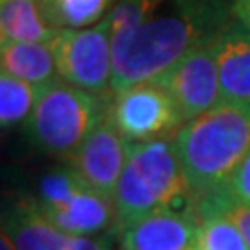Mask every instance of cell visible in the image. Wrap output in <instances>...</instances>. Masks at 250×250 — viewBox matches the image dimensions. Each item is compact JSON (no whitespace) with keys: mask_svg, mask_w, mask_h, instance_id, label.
<instances>
[{"mask_svg":"<svg viewBox=\"0 0 250 250\" xmlns=\"http://www.w3.org/2000/svg\"><path fill=\"white\" fill-rule=\"evenodd\" d=\"M184 197L191 195L174 145L169 143L167 137L128 143L125 169L113 197L115 223L111 230L119 235L146 215L163 208H174Z\"/></svg>","mask_w":250,"mask_h":250,"instance_id":"3957f363","label":"cell"},{"mask_svg":"<svg viewBox=\"0 0 250 250\" xmlns=\"http://www.w3.org/2000/svg\"><path fill=\"white\" fill-rule=\"evenodd\" d=\"M221 102L250 106V32L237 19L221 30L215 43Z\"/></svg>","mask_w":250,"mask_h":250,"instance_id":"7c38bea8","label":"cell"},{"mask_svg":"<svg viewBox=\"0 0 250 250\" xmlns=\"http://www.w3.org/2000/svg\"><path fill=\"white\" fill-rule=\"evenodd\" d=\"M58 32L46 22L39 0H2L0 41L50 43Z\"/></svg>","mask_w":250,"mask_h":250,"instance_id":"5bb4252c","label":"cell"},{"mask_svg":"<svg viewBox=\"0 0 250 250\" xmlns=\"http://www.w3.org/2000/svg\"><path fill=\"white\" fill-rule=\"evenodd\" d=\"M2 232L15 250H111V233L71 235L39 209L36 198L9 200L2 209Z\"/></svg>","mask_w":250,"mask_h":250,"instance_id":"9c48e42d","label":"cell"},{"mask_svg":"<svg viewBox=\"0 0 250 250\" xmlns=\"http://www.w3.org/2000/svg\"><path fill=\"white\" fill-rule=\"evenodd\" d=\"M39 87L11 76L0 74V125L2 128H13L26 125L36 106Z\"/></svg>","mask_w":250,"mask_h":250,"instance_id":"2e32d148","label":"cell"},{"mask_svg":"<svg viewBox=\"0 0 250 250\" xmlns=\"http://www.w3.org/2000/svg\"><path fill=\"white\" fill-rule=\"evenodd\" d=\"M60 78L95 95L111 91V28L107 19L89 28H65L50 41Z\"/></svg>","mask_w":250,"mask_h":250,"instance_id":"8992f818","label":"cell"},{"mask_svg":"<svg viewBox=\"0 0 250 250\" xmlns=\"http://www.w3.org/2000/svg\"><path fill=\"white\" fill-rule=\"evenodd\" d=\"M198 221L193 206L163 208L119 233L121 250H191Z\"/></svg>","mask_w":250,"mask_h":250,"instance_id":"8fae6325","label":"cell"},{"mask_svg":"<svg viewBox=\"0 0 250 250\" xmlns=\"http://www.w3.org/2000/svg\"><path fill=\"white\" fill-rule=\"evenodd\" d=\"M126 154L128 143L107 115L69 156V165L91 189L113 200L117 184L125 169Z\"/></svg>","mask_w":250,"mask_h":250,"instance_id":"30bf717a","label":"cell"},{"mask_svg":"<svg viewBox=\"0 0 250 250\" xmlns=\"http://www.w3.org/2000/svg\"><path fill=\"white\" fill-rule=\"evenodd\" d=\"M36 202L50 223L71 235H100L115 223L113 200L91 189L71 165L39 180Z\"/></svg>","mask_w":250,"mask_h":250,"instance_id":"5b68a950","label":"cell"},{"mask_svg":"<svg viewBox=\"0 0 250 250\" xmlns=\"http://www.w3.org/2000/svg\"><path fill=\"white\" fill-rule=\"evenodd\" d=\"M233 19H237L243 26L250 32V0H235V4H233Z\"/></svg>","mask_w":250,"mask_h":250,"instance_id":"d6986e66","label":"cell"},{"mask_svg":"<svg viewBox=\"0 0 250 250\" xmlns=\"http://www.w3.org/2000/svg\"><path fill=\"white\" fill-rule=\"evenodd\" d=\"M109 117L128 143L165 139L184 126L174 100L154 80L117 93Z\"/></svg>","mask_w":250,"mask_h":250,"instance_id":"52a82bcc","label":"cell"},{"mask_svg":"<svg viewBox=\"0 0 250 250\" xmlns=\"http://www.w3.org/2000/svg\"><path fill=\"white\" fill-rule=\"evenodd\" d=\"M228 186L232 195L239 202L250 206V150L237 165V169L233 170L232 178L228 180Z\"/></svg>","mask_w":250,"mask_h":250,"instance_id":"ac0fdd59","label":"cell"},{"mask_svg":"<svg viewBox=\"0 0 250 250\" xmlns=\"http://www.w3.org/2000/svg\"><path fill=\"white\" fill-rule=\"evenodd\" d=\"M235 0H113L111 91L156 80L233 19Z\"/></svg>","mask_w":250,"mask_h":250,"instance_id":"6da1fadb","label":"cell"},{"mask_svg":"<svg viewBox=\"0 0 250 250\" xmlns=\"http://www.w3.org/2000/svg\"><path fill=\"white\" fill-rule=\"evenodd\" d=\"M109 97L83 91L58 78L39 87L26 134L39 150L69 158L109 115Z\"/></svg>","mask_w":250,"mask_h":250,"instance_id":"277c9868","label":"cell"},{"mask_svg":"<svg viewBox=\"0 0 250 250\" xmlns=\"http://www.w3.org/2000/svg\"><path fill=\"white\" fill-rule=\"evenodd\" d=\"M0 65L2 72H8L36 87H43L60 78L50 43L2 41Z\"/></svg>","mask_w":250,"mask_h":250,"instance_id":"4fadbf2b","label":"cell"},{"mask_svg":"<svg viewBox=\"0 0 250 250\" xmlns=\"http://www.w3.org/2000/svg\"><path fill=\"white\" fill-rule=\"evenodd\" d=\"M172 145L191 198L224 186L250 150V106L221 102L188 121Z\"/></svg>","mask_w":250,"mask_h":250,"instance_id":"7a4b0ae2","label":"cell"},{"mask_svg":"<svg viewBox=\"0 0 250 250\" xmlns=\"http://www.w3.org/2000/svg\"><path fill=\"white\" fill-rule=\"evenodd\" d=\"M46 22L56 30L89 28L100 22L113 0H39Z\"/></svg>","mask_w":250,"mask_h":250,"instance_id":"9a60e30c","label":"cell"},{"mask_svg":"<svg viewBox=\"0 0 250 250\" xmlns=\"http://www.w3.org/2000/svg\"><path fill=\"white\" fill-rule=\"evenodd\" d=\"M215 43L217 37L193 48L154 80L174 100L184 125L221 104Z\"/></svg>","mask_w":250,"mask_h":250,"instance_id":"ba28073f","label":"cell"},{"mask_svg":"<svg viewBox=\"0 0 250 250\" xmlns=\"http://www.w3.org/2000/svg\"><path fill=\"white\" fill-rule=\"evenodd\" d=\"M191 250H250L237 226L226 217L198 221Z\"/></svg>","mask_w":250,"mask_h":250,"instance_id":"e0dca14e","label":"cell"},{"mask_svg":"<svg viewBox=\"0 0 250 250\" xmlns=\"http://www.w3.org/2000/svg\"><path fill=\"white\" fill-rule=\"evenodd\" d=\"M0 250H15V247H13L11 239H9L4 232L0 233Z\"/></svg>","mask_w":250,"mask_h":250,"instance_id":"ffe728a7","label":"cell"}]
</instances>
